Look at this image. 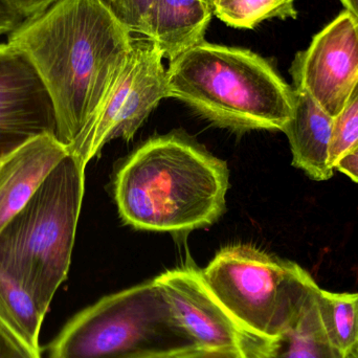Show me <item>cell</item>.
Masks as SVG:
<instances>
[{"label": "cell", "mask_w": 358, "mask_h": 358, "mask_svg": "<svg viewBox=\"0 0 358 358\" xmlns=\"http://www.w3.org/2000/svg\"><path fill=\"white\" fill-rule=\"evenodd\" d=\"M134 40L106 0H58L8 34V43L29 57L43 81L65 146L94 119Z\"/></svg>", "instance_id": "cell-1"}, {"label": "cell", "mask_w": 358, "mask_h": 358, "mask_svg": "<svg viewBox=\"0 0 358 358\" xmlns=\"http://www.w3.org/2000/svg\"><path fill=\"white\" fill-rule=\"evenodd\" d=\"M227 164L187 138L159 136L134 151L115 179L126 224L141 231L189 233L216 222L225 210Z\"/></svg>", "instance_id": "cell-2"}, {"label": "cell", "mask_w": 358, "mask_h": 358, "mask_svg": "<svg viewBox=\"0 0 358 358\" xmlns=\"http://www.w3.org/2000/svg\"><path fill=\"white\" fill-rule=\"evenodd\" d=\"M168 94L220 127L283 130L294 90L256 52L202 42L170 61Z\"/></svg>", "instance_id": "cell-3"}, {"label": "cell", "mask_w": 358, "mask_h": 358, "mask_svg": "<svg viewBox=\"0 0 358 358\" xmlns=\"http://www.w3.org/2000/svg\"><path fill=\"white\" fill-rule=\"evenodd\" d=\"M85 185V167L69 153L24 208L0 231V266L46 315L71 266Z\"/></svg>", "instance_id": "cell-4"}, {"label": "cell", "mask_w": 358, "mask_h": 358, "mask_svg": "<svg viewBox=\"0 0 358 358\" xmlns=\"http://www.w3.org/2000/svg\"><path fill=\"white\" fill-rule=\"evenodd\" d=\"M195 350L155 279L84 309L48 347L50 358H174Z\"/></svg>", "instance_id": "cell-5"}, {"label": "cell", "mask_w": 358, "mask_h": 358, "mask_svg": "<svg viewBox=\"0 0 358 358\" xmlns=\"http://www.w3.org/2000/svg\"><path fill=\"white\" fill-rule=\"evenodd\" d=\"M201 271L236 319L269 340H280L298 324L319 287L296 263L246 244L219 250Z\"/></svg>", "instance_id": "cell-6"}, {"label": "cell", "mask_w": 358, "mask_h": 358, "mask_svg": "<svg viewBox=\"0 0 358 358\" xmlns=\"http://www.w3.org/2000/svg\"><path fill=\"white\" fill-rule=\"evenodd\" d=\"M163 52L148 38L134 40L131 54L85 131L69 147L86 168L115 138L132 140L153 109L168 94Z\"/></svg>", "instance_id": "cell-7"}, {"label": "cell", "mask_w": 358, "mask_h": 358, "mask_svg": "<svg viewBox=\"0 0 358 358\" xmlns=\"http://www.w3.org/2000/svg\"><path fill=\"white\" fill-rule=\"evenodd\" d=\"M155 281L161 288L174 322L199 351L231 358H269L280 340L248 330L212 292L200 269L179 267Z\"/></svg>", "instance_id": "cell-8"}, {"label": "cell", "mask_w": 358, "mask_h": 358, "mask_svg": "<svg viewBox=\"0 0 358 358\" xmlns=\"http://www.w3.org/2000/svg\"><path fill=\"white\" fill-rule=\"evenodd\" d=\"M294 88L338 115L358 83V22L347 10L320 31L292 63Z\"/></svg>", "instance_id": "cell-9"}, {"label": "cell", "mask_w": 358, "mask_h": 358, "mask_svg": "<svg viewBox=\"0 0 358 358\" xmlns=\"http://www.w3.org/2000/svg\"><path fill=\"white\" fill-rule=\"evenodd\" d=\"M57 136L54 106L29 57L0 43V162L29 141Z\"/></svg>", "instance_id": "cell-10"}, {"label": "cell", "mask_w": 358, "mask_h": 358, "mask_svg": "<svg viewBox=\"0 0 358 358\" xmlns=\"http://www.w3.org/2000/svg\"><path fill=\"white\" fill-rule=\"evenodd\" d=\"M69 153V147L48 134L29 141L0 162V231Z\"/></svg>", "instance_id": "cell-11"}, {"label": "cell", "mask_w": 358, "mask_h": 358, "mask_svg": "<svg viewBox=\"0 0 358 358\" xmlns=\"http://www.w3.org/2000/svg\"><path fill=\"white\" fill-rule=\"evenodd\" d=\"M213 16L206 0H152L143 20L141 35L161 48L170 61L206 41Z\"/></svg>", "instance_id": "cell-12"}, {"label": "cell", "mask_w": 358, "mask_h": 358, "mask_svg": "<svg viewBox=\"0 0 358 358\" xmlns=\"http://www.w3.org/2000/svg\"><path fill=\"white\" fill-rule=\"evenodd\" d=\"M294 101L292 117L282 130L289 141L292 165L315 180H328L334 172L329 164L334 117L298 88Z\"/></svg>", "instance_id": "cell-13"}, {"label": "cell", "mask_w": 358, "mask_h": 358, "mask_svg": "<svg viewBox=\"0 0 358 358\" xmlns=\"http://www.w3.org/2000/svg\"><path fill=\"white\" fill-rule=\"evenodd\" d=\"M315 299L330 343L348 358L358 348V292H331L319 287Z\"/></svg>", "instance_id": "cell-14"}, {"label": "cell", "mask_w": 358, "mask_h": 358, "mask_svg": "<svg viewBox=\"0 0 358 358\" xmlns=\"http://www.w3.org/2000/svg\"><path fill=\"white\" fill-rule=\"evenodd\" d=\"M0 315L31 348L41 352L39 336L45 315L27 288L1 266Z\"/></svg>", "instance_id": "cell-15"}, {"label": "cell", "mask_w": 358, "mask_h": 358, "mask_svg": "<svg viewBox=\"0 0 358 358\" xmlns=\"http://www.w3.org/2000/svg\"><path fill=\"white\" fill-rule=\"evenodd\" d=\"M317 290L300 321L280 338L279 347L269 358H346L326 334L317 309Z\"/></svg>", "instance_id": "cell-16"}, {"label": "cell", "mask_w": 358, "mask_h": 358, "mask_svg": "<svg viewBox=\"0 0 358 358\" xmlns=\"http://www.w3.org/2000/svg\"><path fill=\"white\" fill-rule=\"evenodd\" d=\"M296 0H213V14L229 27L252 29L273 18H296Z\"/></svg>", "instance_id": "cell-17"}, {"label": "cell", "mask_w": 358, "mask_h": 358, "mask_svg": "<svg viewBox=\"0 0 358 358\" xmlns=\"http://www.w3.org/2000/svg\"><path fill=\"white\" fill-rule=\"evenodd\" d=\"M358 147V83L345 103L342 110L334 117L329 164H336Z\"/></svg>", "instance_id": "cell-18"}, {"label": "cell", "mask_w": 358, "mask_h": 358, "mask_svg": "<svg viewBox=\"0 0 358 358\" xmlns=\"http://www.w3.org/2000/svg\"><path fill=\"white\" fill-rule=\"evenodd\" d=\"M0 358H42L0 315Z\"/></svg>", "instance_id": "cell-19"}, {"label": "cell", "mask_w": 358, "mask_h": 358, "mask_svg": "<svg viewBox=\"0 0 358 358\" xmlns=\"http://www.w3.org/2000/svg\"><path fill=\"white\" fill-rule=\"evenodd\" d=\"M152 0H110L113 12L131 33L141 34L143 20Z\"/></svg>", "instance_id": "cell-20"}, {"label": "cell", "mask_w": 358, "mask_h": 358, "mask_svg": "<svg viewBox=\"0 0 358 358\" xmlns=\"http://www.w3.org/2000/svg\"><path fill=\"white\" fill-rule=\"evenodd\" d=\"M8 4L21 18H31L50 8L58 0H2Z\"/></svg>", "instance_id": "cell-21"}, {"label": "cell", "mask_w": 358, "mask_h": 358, "mask_svg": "<svg viewBox=\"0 0 358 358\" xmlns=\"http://www.w3.org/2000/svg\"><path fill=\"white\" fill-rule=\"evenodd\" d=\"M334 169L346 174L348 178L358 183V147L345 155L336 165Z\"/></svg>", "instance_id": "cell-22"}, {"label": "cell", "mask_w": 358, "mask_h": 358, "mask_svg": "<svg viewBox=\"0 0 358 358\" xmlns=\"http://www.w3.org/2000/svg\"><path fill=\"white\" fill-rule=\"evenodd\" d=\"M0 20L12 31L22 22L23 19L17 13H15L8 4L0 0Z\"/></svg>", "instance_id": "cell-23"}, {"label": "cell", "mask_w": 358, "mask_h": 358, "mask_svg": "<svg viewBox=\"0 0 358 358\" xmlns=\"http://www.w3.org/2000/svg\"><path fill=\"white\" fill-rule=\"evenodd\" d=\"M174 358H231L227 355H218V353L206 352V351L195 350L185 353L180 357Z\"/></svg>", "instance_id": "cell-24"}, {"label": "cell", "mask_w": 358, "mask_h": 358, "mask_svg": "<svg viewBox=\"0 0 358 358\" xmlns=\"http://www.w3.org/2000/svg\"><path fill=\"white\" fill-rule=\"evenodd\" d=\"M347 12L358 22V0H341Z\"/></svg>", "instance_id": "cell-25"}, {"label": "cell", "mask_w": 358, "mask_h": 358, "mask_svg": "<svg viewBox=\"0 0 358 358\" xmlns=\"http://www.w3.org/2000/svg\"><path fill=\"white\" fill-rule=\"evenodd\" d=\"M10 31L1 20H0V36L3 35V34H10Z\"/></svg>", "instance_id": "cell-26"}, {"label": "cell", "mask_w": 358, "mask_h": 358, "mask_svg": "<svg viewBox=\"0 0 358 358\" xmlns=\"http://www.w3.org/2000/svg\"><path fill=\"white\" fill-rule=\"evenodd\" d=\"M348 358H358V348Z\"/></svg>", "instance_id": "cell-27"}, {"label": "cell", "mask_w": 358, "mask_h": 358, "mask_svg": "<svg viewBox=\"0 0 358 358\" xmlns=\"http://www.w3.org/2000/svg\"><path fill=\"white\" fill-rule=\"evenodd\" d=\"M206 1H208V3L212 4L213 0H206Z\"/></svg>", "instance_id": "cell-28"}, {"label": "cell", "mask_w": 358, "mask_h": 358, "mask_svg": "<svg viewBox=\"0 0 358 358\" xmlns=\"http://www.w3.org/2000/svg\"><path fill=\"white\" fill-rule=\"evenodd\" d=\"M106 1L110 2V0H106Z\"/></svg>", "instance_id": "cell-29"}]
</instances>
